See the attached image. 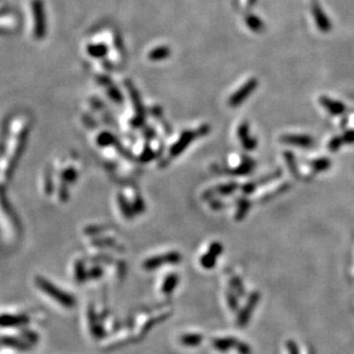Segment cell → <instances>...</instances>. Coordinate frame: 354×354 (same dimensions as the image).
<instances>
[{"label": "cell", "instance_id": "1", "mask_svg": "<svg viewBox=\"0 0 354 354\" xmlns=\"http://www.w3.org/2000/svg\"><path fill=\"white\" fill-rule=\"evenodd\" d=\"M32 10H34L35 19V36L37 38H43L46 31V22L44 5H43L42 0H34L32 1Z\"/></svg>", "mask_w": 354, "mask_h": 354}, {"label": "cell", "instance_id": "9", "mask_svg": "<svg viewBox=\"0 0 354 354\" xmlns=\"http://www.w3.org/2000/svg\"><path fill=\"white\" fill-rule=\"evenodd\" d=\"M322 105H323L325 108L332 112V114H338L339 112H342L343 110V106L339 102L332 101V100L328 99V98H322L321 99Z\"/></svg>", "mask_w": 354, "mask_h": 354}, {"label": "cell", "instance_id": "10", "mask_svg": "<svg viewBox=\"0 0 354 354\" xmlns=\"http://www.w3.org/2000/svg\"><path fill=\"white\" fill-rule=\"evenodd\" d=\"M89 53L94 56H101L106 53V46L103 45H90L88 49Z\"/></svg>", "mask_w": 354, "mask_h": 354}, {"label": "cell", "instance_id": "11", "mask_svg": "<svg viewBox=\"0 0 354 354\" xmlns=\"http://www.w3.org/2000/svg\"><path fill=\"white\" fill-rule=\"evenodd\" d=\"M168 50L167 49H164V48H161L160 50H155V51H152V53H150V59H152V60H160V59H163L164 56H167L168 55Z\"/></svg>", "mask_w": 354, "mask_h": 354}, {"label": "cell", "instance_id": "7", "mask_svg": "<svg viewBox=\"0 0 354 354\" xmlns=\"http://www.w3.org/2000/svg\"><path fill=\"white\" fill-rule=\"evenodd\" d=\"M238 139L239 142L242 143V145L244 146L246 150H251L255 149L256 146V141L253 137H251L249 134V124L245 122L241 123V126L238 127Z\"/></svg>", "mask_w": 354, "mask_h": 354}, {"label": "cell", "instance_id": "2", "mask_svg": "<svg viewBox=\"0 0 354 354\" xmlns=\"http://www.w3.org/2000/svg\"><path fill=\"white\" fill-rule=\"evenodd\" d=\"M37 283L39 285V288H41L43 291L48 293V295H51L52 298H54L55 300H58V302L63 303V305H66V306L69 307L70 305H73V303H74V300H73V298H71L70 296L66 295V293L62 292L61 290H58L54 287V285H52L51 283H49L48 281L43 280V278H38Z\"/></svg>", "mask_w": 354, "mask_h": 354}, {"label": "cell", "instance_id": "3", "mask_svg": "<svg viewBox=\"0 0 354 354\" xmlns=\"http://www.w3.org/2000/svg\"><path fill=\"white\" fill-rule=\"evenodd\" d=\"M256 81L254 78L250 80L249 82L243 85L242 88H239L237 91L232 95L228 100V103L230 107H238L239 105H242V102L249 98V96L251 95V92L255 90L256 88Z\"/></svg>", "mask_w": 354, "mask_h": 354}, {"label": "cell", "instance_id": "8", "mask_svg": "<svg viewBox=\"0 0 354 354\" xmlns=\"http://www.w3.org/2000/svg\"><path fill=\"white\" fill-rule=\"evenodd\" d=\"M281 142L300 148H308L312 145L313 139L305 135H284L281 137Z\"/></svg>", "mask_w": 354, "mask_h": 354}, {"label": "cell", "instance_id": "5", "mask_svg": "<svg viewBox=\"0 0 354 354\" xmlns=\"http://www.w3.org/2000/svg\"><path fill=\"white\" fill-rule=\"evenodd\" d=\"M180 254L176 252H171V253H166V254L162 255H156L153 256L151 259H149L146 262L144 263V266L146 268H154L158 267L159 264H163V263H175L178 262L180 261Z\"/></svg>", "mask_w": 354, "mask_h": 354}, {"label": "cell", "instance_id": "6", "mask_svg": "<svg viewBox=\"0 0 354 354\" xmlns=\"http://www.w3.org/2000/svg\"><path fill=\"white\" fill-rule=\"evenodd\" d=\"M196 136H198V132H191V131H184L183 134L181 135V137L180 139H178L176 144H174L173 145V148H171L170 150V152H171V155H178V154H181L182 152L184 151V149L187 148V146H189V144L195 139Z\"/></svg>", "mask_w": 354, "mask_h": 354}, {"label": "cell", "instance_id": "12", "mask_svg": "<svg viewBox=\"0 0 354 354\" xmlns=\"http://www.w3.org/2000/svg\"><path fill=\"white\" fill-rule=\"evenodd\" d=\"M249 207H250V203L246 202L245 200H242V202L238 203V208H239V209H238V212H237V215H238L237 219H242V217L245 215L246 210L249 209Z\"/></svg>", "mask_w": 354, "mask_h": 354}, {"label": "cell", "instance_id": "13", "mask_svg": "<svg viewBox=\"0 0 354 354\" xmlns=\"http://www.w3.org/2000/svg\"><path fill=\"white\" fill-rule=\"evenodd\" d=\"M110 141H112V136H110L109 134H102L99 137V143L101 145H108Z\"/></svg>", "mask_w": 354, "mask_h": 354}, {"label": "cell", "instance_id": "14", "mask_svg": "<svg viewBox=\"0 0 354 354\" xmlns=\"http://www.w3.org/2000/svg\"><path fill=\"white\" fill-rule=\"evenodd\" d=\"M63 176H64L63 178L66 181H73L75 178V171L74 170H68V171H66V173H64Z\"/></svg>", "mask_w": 354, "mask_h": 354}, {"label": "cell", "instance_id": "4", "mask_svg": "<svg viewBox=\"0 0 354 354\" xmlns=\"http://www.w3.org/2000/svg\"><path fill=\"white\" fill-rule=\"evenodd\" d=\"M222 251V245L220 243L214 242L208 246L207 249V252H205V254L202 256V260L200 262L205 268H210L214 266V263L216 262V257L219 256V254Z\"/></svg>", "mask_w": 354, "mask_h": 354}]
</instances>
